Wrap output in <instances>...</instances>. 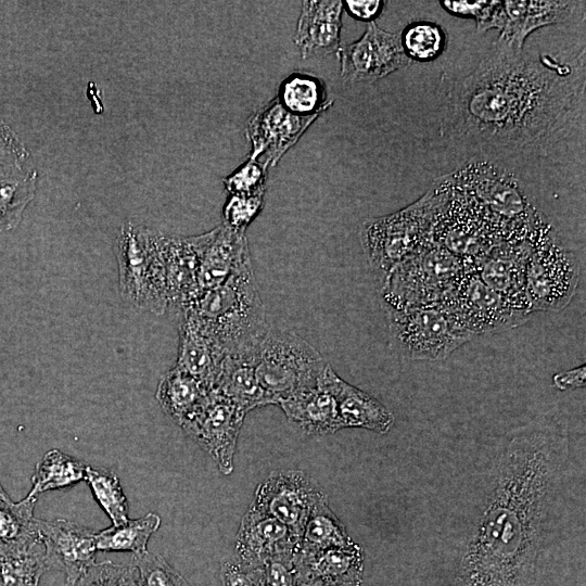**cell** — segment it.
<instances>
[{
	"instance_id": "cell-8",
	"label": "cell",
	"mask_w": 586,
	"mask_h": 586,
	"mask_svg": "<svg viewBox=\"0 0 586 586\" xmlns=\"http://www.w3.org/2000/svg\"><path fill=\"white\" fill-rule=\"evenodd\" d=\"M392 349L410 360H440L476 336L442 306L383 308Z\"/></svg>"
},
{
	"instance_id": "cell-33",
	"label": "cell",
	"mask_w": 586,
	"mask_h": 586,
	"mask_svg": "<svg viewBox=\"0 0 586 586\" xmlns=\"http://www.w3.org/2000/svg\"><path fill=\"white\" fill-rule=\"evenodd\" d=\"M37 497L13 502L0 500V551L13 550L39 539L34 509Z\"/></svg>"
},
{
	"instance_id": "cell-45",
	"label": "cell",
	"mask_w": 586,
	"mask_h": 586,
	"mask_svg": "<svg viewBox=\"0 0 586 586\" xmlns=\"http://www.w3.org/2000/svg\"><path fill=\"white\" fill-rule=\"evenodd\" d=\"M222 586H260L257 569H250L234 560L222 561L220 566Z\"/></svg>"
},
{
	"instance_id": "cell-31",
	"label": "cell",
	"mask_w": 586,
	"mask_h": 586,
	"mask_svg": "<svg viewBox=\"0 0 586 586\" xmlns=\"http://www.w3.org/2000/svg\"><path fill=\"white\" fill-rule=\"evenodd\" d=\"M354 544L345 526L333 513L323 495L314 506L306 522L300 545L298 553H309L332 547H346Z\"/></svg>"
},
{
	"instance_id": "cell-25",
	"label": "cell",
	"mask_w": 586,
	"mask_h": 586,
	"mask_svg": "<svg viewBox=\"0 0 586 586\" xmlns=\"http://www.w3.org/2000/svg\"><path fill=\"white\" fill-rule=\"evenodd\" d=\"M328 375L343 429L362 428L385 434L393 428L394 415L381 402L344 381L331 366Z\"/></svg>"
},
{
	"instance_id": "cell-2",
	"label": "cell",
	"mask_w": 586,
	"mask_h": 586,
	"mask_svg": "<svg viewBox=\"0 0 586 586\" xmlns=\"http://www.w3.org/2000/svg\"><path fill=\"white\" fill-rule=\"evenodd\" d=\"M568 438L523 428L499 449L486 497L460 557L456 586H534Z\"/></svg>"
},
{
	"instance_id": "cell-49",
	"label": "cell",
	"mask_w": 586,
	"mask_h": 586,
	"mask_svg": "<svg viewBox=\"0 0 586 586\" xmlns=\"http://www.w3.org/2000/svg\"><path fill=\"white\" fill-rule=\"evenodd\" d=\"M0 500H11L5 489L2 487L0 483Z\"/></svg>"
},
{
	"instance_id": "cell-47",
	"label": "cell",
	"mask_w": 586,
	"mask_h": 586,
	"mask_svg": "<svg viewBox=\"0 0 586 586\" xmlns=\"http://www.w3.org/2000/svg\"><path fill=\"white\" fill-rule=\"evenodd\" d=\"M552 383L560 391L584 387L586 384L585 365L556 373L552 377Z\"/></svg>"
},
{
	"instance_id": "cell-12",
	"label": "cell",
	"mask_w": 586,
	"mask_h": 586,
	"mask_svg": "<svg viewBox=\"0 0 586 586\" xmlns=\"http://www.w3.org/2000/svg\"><path fill=\"white\" fill-rule=\"evenodd\" d=\"M245 415L230 399L212 390L181 429L212 457L222 474L229 475Z\"/></svg>"
},
{
	"instance_id": "cell-39",
	"label": "cell",
	"mask_w": 586,
	"mask_h": 586,
	"mask_svg": "<svg viewBox=\"0 0 586 586\" xmlns=\"http://www.w3.org/2000/svg\"><path fill=\"white\" fill-rule=\"evenodd\" d=\"M131 562L138 571L140 586H190L160 555L145 551L133 555Z\"/></svg>"
},
{
	"instance_id": "cell-16",
	"label": "cell",
	"mask_w": 586,
	"mask_h": 586,
	"mask_svg": "<svg viewBox=\"0 0 586 586\" xmlns=\"http://www.w3.org/2000/svg\"><path fill=\"white\" fill-rule=\"evenodd\" d=\"M301 117L285 111L273 98L257 110L246 124V138L251 143L249 158L275 166L317 119Z\"/></svg>"
},
{
	"instance_id": "cell-44",
	"label": "cell",
	"mask_w": 586,
	"mask_h": 586,
	"mask_svg": "<svg viewBox=\"0 0 586 586\" xmlns=\"http://www.w3.org/2000/svg\"><path fill=\"white\" fill-rule=\"evenodd\" d=\"M29 157V151L14 130L0 119V166L22 165Z\"/></svg>"
},
{
	"instance_id": "cell-48",
	"label": "cell",
	"mask_w": 586,
	"mask_h": 586,
	"mask_svg": "<svg viewBox=\"0 0 586 586\" xmlns=\"http://www.w3.org/2000/svg\"><path fill=\"white\" fill-rule=\"evenodd\" d=\"M361 579L334 582V583H309V584H296V586H360Z\"/></svg>"
},
{
	"instance_id": "cell-6",
	"label": "cell",
	"mask_w": 586,
	"mask_h": 586,
	"mask_svg": "<svg viewBox=\"0 0 586 586\" xmlns=\"http://www.w3.org/2000/svg\"><path fill=\"white\" fill-rule=\"evenodd\" d=\"M255 371L272 405L316 385L327 362L296 333L269 327L254 352Z\"/></svg>"
},
{
	"instance_id": "cell-29",
	"label": "cell",
	"mask_w": 586,
	"mask_h": 586,
	"mask_svg": "<svg viewBox=\"0 0 586 586\" xmlns=\"http://www.w3.org/2000/svg\"><path fill=\"white\" fill-rule=\"evenodd\" d=\"M38 174L22 165L0 166V233L15 229L36 193Z\"/></svg>"
},
{
	"instance_id": "cell-20",
	"label": "cell",
	"mask_w": 586,
	"mask_h": 586,
	"mask_svg": "<svg viewBox=\"0 0 586 586\" xmlns=\"http://www.w3.org/2000/svg\"><path fill=\"white\" fill-rule=\"evenodd\" d=\"M329 368L328 364L316 385L278 404L286 418L308 435L332 434L343 429L329 383Z\"/></svg>"
},
{
	"instance_id": "cell-19",
	"label": "cell",
	"mask_w": 586,
	"mask_h": 586,
	"mask_svg": "<svg viewBox=\"0 0 586 586\" xmlns=\"http://www.w3.org/2000/svg\"><path fill=\"white\" fill-rule=\"evenodd\" d=\"M574 4L572 1H502L504 24L494 48L521 53L530 34L543 26L564 22Z\"/></svg>"
},
{
	"instance_id": "cell-26",
	"label": "cell",
	"mask_w": 586,
	"mask_h": 586,
	"mask_svg": "<svg viewBox=\"0 0 586 586\" xmlns=\"http://www.w3.org/2000/svg\"><path fill=\"white\" fill-rule=\"evenodd\" d=\"M527 253L528 240H524L520 246L492 250L476 263L473 270L495 292L528 305L525 295Z\"/></svg>"
},
{
	"instance_id": "cell-22",
	"label": "cell",
	"mask_w": 586,
	"mask_h": 586,
	"mask_svg": "<svg viewBox=\"0 0 586 586\" xmlns=\"http://www.w3.org/2000/svg\"><path fill=\"white\" fill-rule=\"evenodd\" d=\"M226 353L187 313L181 311L176 367L201 382L208 391L215 387Z\"/></svg>"
},
{
	"instance_id": "cell-5",
	"label": "cell",
	"mask_w": 586,
	"mask_h": 586,
	"mask_svg": "<svg viewBox=\"0 0 586 586\" xmlns=\"http://www.w3.org/2000/svg\"><path fill=\"white\" fill-rule=\"evenodd\" d=\"M466 269L460 257L432 240L382 280L381 306L393 309L442 306Z\"/></svg>"
},
{
	"instance_id": "cell-27",
	"label": "cell",
	"mask_w": 586,
	"mask_h": 586,
	"mask_svg": "<svg viewBox=\"0 0 586 586\" xmlns=\"http://www.w3.org/2000/svg\"><path fill=\"white\" fill-rule=\"evenodd\" d=\"M255 347L226 355L213 388L239 406L245 413L258 407L272 405L256 375Z\"/></svg>"
},
{
	"instance_id": "cell-4",
	"label": "cell",
	"mask_w": 586,
	"mask_h": 586,
	"mask_svg": "<svg viewBox=\"0 0 586 586\" xmlns=\"http://www.w3.org/2000/svg\"><path fill=\"white\" fill-rule=\"evenodd\" d=\"M450 193L451 179L444 177L438 186L409 206L362 224L361 245L381 282L393 268L433 240L434 227L449 202Z\"/></svg>"
},
{
	"instance_id": "cell-11",
	"label": "cell",
	"mask_w": 586,
	"mask_h": 586,
	"mask_svg": "<svg viewBox=\"0 0 586 586\" xmlns=\"http://www.w3.org/2000/svg\"><path fill=\"white\" fill-rule=\"evenodd\" d=\"M451 178L491 220L532 226L537 217L512 176L491 164H474Z\"/></svg>"
},
{
	"instance_id": "cell-17",
	"label": "cell",
	"mask_w": 586,
	"mask_h": 586,
	"mask_svg": "<svg viewBox=\"0 0 586 586\" xmlns=\"http://www.w3.org/2000/svg\"><path fill=\"white\" fill-rule=\"evenodd\" d=\"M300 538L283 523L250 506L235 538V560L250 569L260 568L280 555H296Z\"/></svg>"
},
{
	"instance_id": "cell-18",
	"label": "cell",
	"mask_w": 586,
	"mask_h": 586,
	"mask_svg": "<svg viewBox=\"0 0 586 586\" xmlns=\"http://www.w3.org/2000/svg\"><path fill=\"white\" fill-rule=\"evenodd\" d=\"M168 304L180 309L199 295V272L208 232L193 237L161 233Z\"/></svg>"
},
{
	"instance_id": "cell-38",
	"label": "cell",
	"mask_w": 586,
	"mask_h": 586,
	"mask_svg": "<svg viewBox=\"0 0 586 586\" xmlns=\"http://www.w3.org/2000/svg\"><path fill=\"white\" fill-rule=\"evenodd\" d=\"M268 165L258 160L247 158L230 175L222 179L229 195H265Z\"/></svg>"
},
{
	"instance_id": "cell-24",
	"label": "cell",
	"mask_w": 586,
	"mask_h": 586,
	"mask_svg": "<svg viewBox=\"0 0 586 586\" xmlns=\"http://www.w3.org/2000/svg\"><path fill=\"white\" fill-rule=\"evenodd\" d=\"M251 258L245 233L224 224L208 231L199 272L200 294L219 285Z\"/></svg>"
},
{
	"instance_id": "cell-37",
	"label": "cell",
	"mask_w": 586,
	"mask_h": 586,
	"mask_svg": "<svg viewBox=\"0 0 586 586\" xmlns=\"http://www.w3.org/2000/svg\"><path fill=\"white\" fill-rule=\"evenodd\" d=\"M399 34L403 50L411 62L433 61L446 47V34L443 27L434 22H412Z\"/></svg>"
},
{
	"instance_id": "cell-15",
	"label": "cell",
	"mask_w": 586,
	"mask_h": 586,
	"mask_svg": "<svg viewBox=\"0 0 586 586\" xmlns=\"http://www.w3.org/2000/svg\"><path fill=\"white\" fill-rule=\"evenodd\" d=\"M36 527L48 569L63 571L66 585L74 586L95 563V532L65 519H36Z\"/></svg>"
},
{
	"instance_id": "cell-46",
	"label": "cell",
	"mask_w": 586,
	"mask_h": 586,
	"mask_svg": "<svg viewBox=\"0 0 586 586\" xmlns=\"http://www.w3.org/2000/svg\"><path fill=\"white\" fill-rule=\"evenodd\" d=\"M343 9L349 16L360 22H375L382 13L384 1L381 0H345Z\"/></svg>"
},
{
	"instance_id": "cell-34",
	"label": "cell",
	"mask_w": 586,
	"mask_h": 586,
	"mask_svg": "<svg viewBox=\"0 0 586 586\" xmlns=\"http://www.w3.org/2000/svg\"><path fill=\"white\" fill-rule=\"evenodd\" d=\"M160 525L161 518L153 512L135 520H128L120 525H112L95 532L97 550L129 551L133 555L143 553L148 551V542Z\"/></svg>"
},
{
	"instance_id": "cell-50",
	"label": "cell",
	"mask_w": 586,
	"mask_h": 586,
	"mask_svg": "<svg viewBox=\"0 0 586 586\" xmlns=\"http://www.w3.org/2000/svg\"><path fill=\"white\" fill-rule=\"evenodd\" d=\"M67 586V585H66Z\"/></svg>"
},
{
	"instance_id": "cell-42",
	"label": "cell",
	"mask_w": 586,
	"mask_h": 586,
	"mask_svg": "<svg viewBox=\"0 0 586 586\" xmlns=\"http://www.w3.org/2000/svg\"><path fill=\"white\" fill-rule=\"evenodd\" d=\"M265 195H229L222 208L224 225L245 233L246 228L260 213Z\"/></svg>"
},
{
	"instance_id": "cell-41",
	"label": "cell",
	"mask_w": 586,
	"mask_h": 586,
	"mask_svg": "<svg viewBox=\"0 0 586 586\" xmlns=\"http://www.w3.org/2000/svg\"><path fill=\"white\" fill-rule=\"evenodd\" d=\"M74 586H140L137 569L104 560L93 563Z\"/></svg>"
},
{
	"instance_id": "cell-9",
	"label": "cell",
	"mask_w": 586,
	"mask_h": 586,
	"mask_svg": "<svg viewBox=\"0 0 586 586\" xmlns=\"http://www.w3.org/2000/svg\"><path fill=\"white\" fill-rule=\"evenodd\" d=\"M525 265V295L531 310L560 311L573 298L579 265L546 226L530 232Z\"/></svg>"
},
{
	"instance_id": "cell-23",
	"label": "cell",
	"mask_w": 586,
	"mask_h": 586,
	"mask_svg": "<svg viewBox=\"0 0 586 586\" xmlns=\"http://www.w3.org/2000/svg\"><path fill=\"white\" fill-rule=\"evenodd\" d=\"M296 584L334 583L362 578L364 556L356 543L294 557Z\"/></svg>"
},
{
	"instance_id": "cell-3",
	"label": "cell",
	"mask_w": 586,
	"mask_h": 586,
	"mask_svg": "<svg viewBox=\"0 0 586 586\" xmlns=\"http://www.w3.org/2000/svg\"><path fill=\"white\" fill-rule=\"evenodd\" d=\"M181 311L190 315L227 355L253 348L270 327L251 258Z\"/></svg>"
},
{
	"instance_id": "cell-10",
	"label": "cell",
	"mask_w": 586,
	"mask_h": 586,
	"mask_svg": "<svg viewBox=\"0 0 586 586\" xmlns=\"http://www.w3.org/2000/svg\"><path fill=\"white\" fill-rule=\"evenodd\" d=\"M442 307L476 335L514 328L527 321L532 313L527 304L495 292L470 269L464 270Z\"/></svg>"
},
{
	"instance_id": "cell-36",
	"label": "cell",
	"mask_w": 586,
	"mask_h": 586,
	"mask_svg": "<svg viewBox=\"0 0 586 586\" xmlns=\"http://www.w3.org/2000/svg\"><path fill=\"white\" fill-rule=\"evenodd\" d=\"M85 481L113 525H120L129 520L128 500L115 473L87 466Z\"/></svg>"
},
{
	"instance_id": "cell-35",
	"label": "cell",
	"mask_w": 586,
	"mask_h": 586,
	"mask_svg": "<svg viewBox=\"0 0 586 586\" xmlns=\"http://www.w3.org/2000/svg\"><path fill=\"white\" fill-rule=\"evenodd\" d=\"M48 569L40 539L8 551H0V586H38Z\"/></svg>"
},
{
	"instance_id": "cell-43",
	"label": "cell",
	"mask_w": 586,
	"mask_h": 586,
	"mask_svg": "<svg viewBox=\"0 0 586 586\" xmlns=\"http://www.w3.org/2000/svg\"><path fill=\"white\" fill-rule=\"evenodd\" d=\"M294 555H280L268 559L257 569L260 586H296Z\"/></svg>"
},
{
	"instance_id": "cell-32",
	"label": "cell",
	"mask_w": 586,
	"mask_h": 586,
	"mask_svg": "<svg viewBox=\"0 0 586 586\" xmlns=\"http://www.w3.org/2000/svg\"><path fill=\"white\" fill-rule=\"evenodd\" d=\"M87 464L60 449H51L36 464L31 489L27 495L38 497L48 491L73 486L85 480Z\"/></svg>"
},
{
	"instance_id": "cell-13",
	"label": "cell",
	"mask_w": 586,
	"mask_h": 586,
	"mask_svg": "<svg viewBox=\"0 0 586 586\" xmlns=\"http://www.w3.org/2000/svg\"><path fill=\"white\" fill-rule=\"evenodd\" d=\"M323 495L305 472L280 470L257 486L251 506L283 523L301 539L314 506Z\"/></svg>"
},
{
	"instance_id": "cell-40",
	"label": "cell",
	"mask_w": 586,
	"mask_h": 586,
	"mask_svg": "<svg viewBox=\"0 0 586 586\" xmlns=\"http://www.w3.org/2000/svg\"><path fill=\"white\" fill-rule=\"evenodd\" d=\"M441 5L453 15L474 18L479 34L492 28L500 30L504 24L501 1H441Z\"/></svg>"
},
{
	"instance_id": "cell-21",
	"label": "cell",
	"mask_w": 586,
	"mask_h": 586,
	"mask_svg": "<svg viewBox=\"0 0 586 586\" xmlns=\"http://www.w3.org/2000/svg\"><path fill=\"white\" fill-rule=\"evenodd\" d=\"M343 3L340 0L303 1L294 42L303 59L337 53L341 48Z\"/></svg>"
},
{
	"instance_id": "cell-1",
	"label": "cell",
	"mask_w": 586,
	"mask_h": 586,
	"mask_svg": "<svg viewBox=\"0 0 586 586\" xmlns=\"http://www.w3.org/2000/svg\"><path fill=\"white\" fill-rule=\"evenodd\" d=\"M584 69L494 48L447 93L443 132L481 154L547 152L584 113Z\"/></svg>"
},
{
	"instance_id": "cell-14",
	"label": "cell",
	"mask_w": 586,
	"mask_h": 586,
	"mask_svg": "<svg viewBox=\"0 0 586 586\" xmlns=\"http://www.w3.org/2000/svg\"><path fill=\"white\" fill-rule=\"evenodd\" d=\"M341 77L348 81L373 82L411 63L406 56L399 33L367 24L364 35L337 51Z\"/></svg>"
},
{
	"instance_id": "cell-28",
	"label": "cell",
	"mask_w": 586,
	"mask_h": 586,
	"mask_svg": "<svg viewBox=\"0 0 586 586\" xmlns=\"http://www.w3.org/2000/svg\"><path fill=\"white\" fill-rule=\"evenodd\" d=\"M209 392L201 382L175 366L162 377L155 398L163 411L181 428L201 408Z\"/></svg>"
},
{
	"instance_id": "cell-7",
	"label": "cell",
	"mask_w": 586,
	"mask_h": 586,
	"mask_svg": "<svg viewBox=\"0 0 586 586\" xmlns=\"http://www.w3.org/2000/svg\"><path fill=\"white\" fill-rule=\"evenodd\" d=\"M161 232L125 221L115 240L119 291L132 306L163 315L169 306Z\"/></svg>"
},
{
	"instance_id": "cell-30",
	"label": "cell",
	"mask_w": 586,
	"mask_h": 586,
	"mask_svg": "<svg viewBox=\"0 0 586 586\" xmlns=\"http://www.w3.org/2000/svg\"><path fill=\"white\" fill-rule=\"evenodd\" d=\"M275 98L285 111L301 117L319 116L333 104L323 80L306 73L290 74Z\"/></svg>"
}]
</instances>
